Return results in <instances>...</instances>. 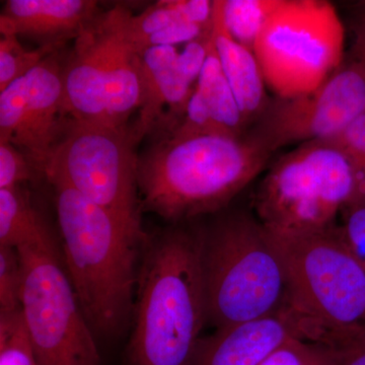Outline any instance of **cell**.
Here are the masks:
<instances>
[{
  "mask_svg": "<svg viewBox=\"0 0 365 365\" xmlns=\"http://www.w3.org/2000/svg\"><path fill=\"white\" fill-rule=\"evenodd\" d=\"M138 269L131 365H191L207 299L202 262V228H170L144 244Z\"/></svg>",
  "mask_w": 365,
  "mask_h": 365,
  "instance_id": "obj_1",
  "label": "cell"
},
{
  "mask_svg": "<svg viewBox=\"0 0 365 365\" xmlns=\"http://www.w3.org/2000/svg\"><path fill=\"white\" fill-rule=\"evenodd\" d=\"M55 188L63 261L79 307L96 337L113 338L133 314L139 250L148 241L64 180Z\"/></svg>",
  "mask_w": 365,
  "mask_h": 365,
  "instance_id": "obj_2",
  "label": "cell"
},
{
  "mask_svg": "<svg viewBox=\"0 0 365 365\" xmlns=\"http://www.w3.org/2000/svg\"><path fill=\"white\" fill-rule=\"evenodd\" d=\"M271 155L248 132L163 137L138 157L141 210L175 223L218 212L263 172Z\"/></svg>",
  "mask_w": 365,
  "mask_h": 365,
  "instance_id": "obj_3",
  "label": "cell"
},
{
  "mask_svg": "<svg viewBox=\"0 0 365 365\" xmlns=\"http://www.w3.org/2000/svg\"><path fill=\"white\" fill-rule=\"evenodd\" d=\"M267 232L284 268L285 306L299 319L304 340L323 344L365 325V269L337 225L317 232Z\"/></svg>",
  "mask_w": 365,
  "mask_h": 365,
  "instance_id": "obj_4",
  "label": "cell"
},
{
  "mask_svg": "<svg viewBox=\"0 0 365 365\" xmlns=\"http://www.w3.org/2000/svg\"><path fill=\"white\" fill-rule=\"evenodd\" d=\"M207 323L217 329L262 318L287 302L279 255L258 218L235 211L202 230Z\"/></svg>",
  "mask_w": 365,
  "mask_h": 365,
  "instance_id": "obj_5",
  "label": "cell"
},
{
  "mask_svg": "<svg viewBox=\"0 0 365 365\" xmlns=\"http://www.w3.org/2000/svg\"><path fill=\"white\" fill-rule=\"evenodd\" d=\"M359 182L351 163L332 140L300 144L277 160L257 190V218L267 230L309 232L336 225L354 207Z\"/></svg>",
  "mask_w": 365,
  "mask_h": 365,
  "instance_id": "obj_6",
  "label": "cell"
},
{
  "mask_svg": "<svg viewBox=\"0 0 365 365\" xmlns=\"http://www.w3.org/2000/svg\"><path fill=\"white\" fill-rule=\"evenodd\" d=\"M345 31L326 0H280L254 47L276 97L309 93L344 62Z\"/></svg>",
  "mask_w": 365,
  "mask_h": 365,
  "instance_id": "obj_7",
  "label": "cell"
},
{
  "mask_svg": "<svg viewBox=\"0 0 365 365\" xmlns=\"http://www.w3.org/2000/svg\"><path fill=\"white\" fill-rule=\"evenodd\" d=\"M131 11L122 4L102 11L74 40L64 60L66 116L108 125L107 110L133 107L143 93L139 55L127 37Z\"/></svg>",
  "mask_w": 365,
  "mask_h": 365,
  "instance_id": "obj_8",
  "label": "cell"
},
{
  "mask_svg": "<svg viewBox=\"0 0 365 365\" xmlns=\"http://www.w3.org/2000/svg\"><path fill=\"white\" fill-rule=\"evenodd\" d=\"M21 314L39 365H102L97 337L79 307L50 232L18 249Z\"/></svg>",
  "mask_w": 365,
  "mask_h": 365,
  "instance_id": "obj_9",
  "label": "cell"
},
{
  "mask_svg": "<svg viewBox=\"0 0 365 365\" xmlns=\"http://www.w3.org/2000/svg\"><path fill=\"white\" fill-rule=\"evenodd\" d=\"M138 139L131 127L69 119L44 176L56 175L134 230L141 227Z\"/></svg>",
  "mask_w": 365,
  "mask_h": 365,
  "instance_id": "obj_10",
  "label": "cell"
},
{
  "mask_svg": "<svg viewBox=\"0 0 365 365\" xmlns=\"http://www.w3.org/2000/svg\"><path fill=\"white\" fill-rule=\"evenodd\" d=\"M364 113L365 62L350 58L316 90L271 98L248 133L273 153L294 144L335 138Z\"/></svg>",
  "mask_w": 365,
  "mask_h": 365,
  "instance_id": "obj_11",
  "label": "cell"
},
{
  "mask_svg": "<svg viewBox=\"0 0 365 365\" xmlns=\"http://www.w3.org/2000/svg\"><path fill=\"white\" fill-rule=\"evenodd\" d=\"M63 68L61 52L57 51L29 72L25 117L11 141L42 175L69 121L64 109Z\"/></svg>",
  "mask_w": 365,
  "mask_h": 365,
  "instance_id": "obj_12",
  "label": "cell"
},
{
  "mask_svg": "<svg viewBox=\"0 0 365 365\" xmlns=\"http://www.w3.org/2000/svg\"><path fill=\"white\" fill-rule=\"evenodd\" d=\"M294 338L304 340L302 327L284 306L268 316L217 329L200 338L191 365H261Z\"/></svg>",
  "mask_w": 365,
  "mask_h": 365,
  "instance_id": "obj_13",
  "label": "cell"
},
{
  "mask_svg": "<svg viewBox=\"0 0 365 365\" xmlns=\"http://www.w3.org/2000/svg\"><path fill=\"white\" fill-rule=\"evenodd\" d=\"M178 55L173 46L150 48L139 54L143 103L131 127L138 141L158 126L169 135L184 117L195 86L178 71Z\"/></svg>",
  "mask_w": 365,
  "mask_h": 365,
  "instance_id": "obj_14",
  "label": "cell"
},
{
  "mask_svg": "<svg viewBox=\"0 0 365 365\" xmlns=\"http://www.w3.org/2000/svg\"><path fill=\"white\" fill-rule=\"evenodd\" d=\"M101 13L93 0H9L0 14V33L61 49Z\"/></svg>",
  "mask_w": 365,
  "mask_h": 365,
  "instance_id": "obj_15",
  "label": "cell"
},
{
  "mask_svg": "<svg viewBox=\"0 0 365 365\" xmlns=\"http://www.w3.org/2000/svg\"><path fill=\"white\" fill-rule=\"evenodd\" d=\"M212 39L223 73L250 129L271 98L266 93L267 85L253 50L237 42L225 28L220 0L213 1Z\"/></svg>",
  "mask_w": 365,
  "mask_h": 365,
  "instance_id": "obj_16",
  "label": "cell"
},
{
  "mask_svg": "<svg viewBox=\"0 0 365 365\" xmlns=\"http://www.w3.org/2000/svg\"><path fill=\"white\" fill-rule=\"evenodd\" d=\"M195 90L207 106L213 121L222 134L242 136L249 130L248 124L232 88L223 73L211 33L210 48Z\"/></svg>",
  "mask_w": 365,
  "mask_h": 365,
  "instance_id": "obj_17",
  "label": "cell"
},
{
  "mask_svg": "<svg viewBox=\"0 0 365 365\" xmlns=\"http://www.w3.org/2000/svg\"><path fill=\"white\" fill-rule=\"evenodd\" d=\"M49 232L21 187L0 189V247L19 249Z\"/></svg>",
  "mask_w": 365,
  "mask_h": 365,
  "instance_id": "obj_18",
  "label": "cell"
},
{
  "mask_svg": "<svg viewBox=\"0 0 365 365\" xmlns=\"http://www.w3.org/2000/svg\"><path fill=\"white\" fill-rule=\"evenodd\" d=\"M280 0H220L225 28L240 44L253 50Z\"/></svg>",
  "mask_w": 365,
  "mask_h": 365,
  "instance_id": "obj_19",
  "label": "cell"
},
{
  "mask_svg": "<svg viewBox=\"0 0 365 365\" xmlns=\"http://www.w3.org/2000/svg\"><path fill=\"white\" fill-rule=\"evenodd\" d=\"M54 46H40L28 51L19 41L18 36L6 34L0 38V91L14 81L25 78L41 62L53 53L60 51Z\"/></svg>",
  "mask_w": 365,
  "mask_h": 365,
  "instance_id": "obj_20",
  "label": "cell"
},
{
  "mask_svg": "<svg viewBox=\"0 0 365 365\" xmlns=\"http://www.w3.org/2000/svg\"><path fill=\"white\" fill-rule=\"evenodd\" d=\"M181 21H188L182 16L179 0H162L148 6L138 16H129L127 37L132 48L139 54L150 36Z\"/></svg>",
  "mask_w": 365,
  "mask_h": 365,
  "instance_id": "obj_21",
  "label": "cell"
},
{
  "mask_svg": "<svg viewBox=\"0 0 365 365\" xmlns=\"http://www.w3.org/2000/svg\"><path fill=\"white\" fill-rule=\"evenodd\" d=\"M0 365H39L21 311L0 314Z\"/></svg>",
  "mask_w": 365,
  "mask_h": 365,
  "instance_id": "obj_22",
  "label": "cell"
},
{
  "mask_svg": "<svg viewBox=\"0 0 365 365\" xmlns=\"http://www.w3.org/2000/svg\"><path fill=\"white\" fill-rule=\"evenodd\" d=\"M24 269L18 249L0 247V314L21 309Z\"/></svg>",
  "mask_w": 365,
  "mask_h": 365,
  "instance_id": "obj_23",
  "label": "cell"
},
{
  "mask_svg": "<svg viewBox=\"0 0 365 365\" xmlns=\"http://www.w3.org/2000/svg\"><path fill=\"white\" fill-rule=\"evenodd\" d=\"M330 140L344 153L356 175L359 198L354 207L365 206V113Z\"/></svg>",
  "mask_w": 365,
  "mask_h": 365,
  "instance_id": "obj_24",
  "label": "cell"
},
{
  "mask_svg": "<svg viewBox=\"0 0 365 365\" xmlns=\"http://www.w3.org/2000/svg\"><path fill=\"white\" fill-rule=\"evenodd\" d=\"M28 85L26 76L0 91V143H11L25 117Z\"/></svg>",
  "mask_w": 365,
  "mask_h": 365,
  "instance_id": "obj_25",
  "label": "cell"
},
{
  "mask_svg": "<svg viewBox=\"0 0 365 365\" xmlns=\"http://www.w3.org/2000/svg\"><path fill=\"white\" fill-rule=\"evenodd\" d=\"M322 345L328 353L327 365H365V325L343 331Z\"/></svg>",
  "mask_w": 365,
  "mask_h": 365,
  "instance_id": "obj_26",
  "label": "cell"
},
{
  "mask_svg": "<svg viewBox=\"0 0 365 365\" xmlns=\"http://www.w3.org/2000/svg\"><path fill=\"white\" fill-rule=\"evenodd\" d=\"M327 359L325 346L294 338L278 348L261 365H327Z\"/></svg>",
  "mask_w": 365,
  "mask_h": 365,
  "instance_id": "obj_27",
  "label": "cell"
},
{
  "mask_svg": "<svg viewBox=\"0 0 365 365\" xmlns=\"http://www.w3.org/2000/svg\"><path fill=\"white\" fill-rule=\"evenodd\" d=\"M37 172L29 158L11 143H0V189L21 187Z\"/></svg>",
  "mask_w": 365,
  "mask_h": 365,
  "instance_id": "obj_28",
  "label": "cell"
},
{
  "mask_svg": "<svg viewBox=\"0 0 365 365\" xmlns=\"http://www.w3.org/2000/svg\"><path fill=\"white\" fill-rule=\"evenodd\" d=\"M211 33L212 28L198 39L187 43L184 50L178 55V71L190 85L195 86L198 81L210 48Z\"/></svg>",
  "mask_w": 365,
  "mask_h": 365,
  "instance_id": "obj_29",
  "label": "cell"
},
{
  "mask_svg": "<svg viewBox=\"0 0 365 365\" xmlns=\"http://www.w3.org/2000/svg\"><path fill=\"white\" fill-rule=\"evenodd\" d=\"M344 222L338 225L341 237L365 269V206L346 209Z\"/></svg>",
  "mask_w": 365,
  "mask_h": 365,
  "instance_id": "obj_30",
  "label": "cell"
},
{
  "mask_svg": "<svg viewBox=\"0 0 365 365\" xmlns=\"http://www.w3.org/2000/svg\"><path fill=\"white\" fill-rule=\"evenodd\" d=\"M353 43L350 58L365 62V1L353 9Z\"/></svg>",
  "mask_w": 365,
  "mask_h": 365,
  "instance_id": "obj_31",
  "label": "cell"
}]
</instances>
